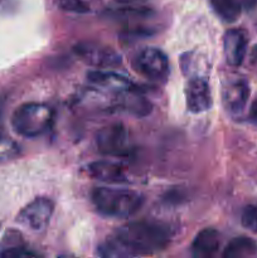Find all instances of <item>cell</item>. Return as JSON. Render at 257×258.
Here are the masks:
<instances>
[{
  "label": "cell",
  "mask_w": 257,
  "mask_h": 258,
  "mask_svg": "<svg viewBox=\"0 0 257 258\" xmlns=\"http://www.w3.org/2000/svg\"><path fill=\"white\" fill-rule=\"evenodd\" d=\"M100 4V0H58V7L65 12L76 14L92 13Z\"/></svg>",
  "instance_id": "cell-18"
},
{
  "label": "cell",
  "mask_w": 257,
  "mask_h": 258,
  "mask_svg": "<svg viewBox=\"0 0 257 258\" xmlns=\"http://www.w3.org/2000/svg\"><path fill=\"white\" fill-rule=\"evenodd\" d=\"M87 81L96 90L115 95H120L135 87L133 81L126 78L125 76L107 70L91 71L87 73Z\"/></svg>",
  "instance_id": "cell-10"
},
{
  "label": "cell",
  "mask_w": 257,
  "mask_h": 258,
  "mask_svg": "<svg viewBox=\"0 0 257 258\" xmlns=\"http://www.w3.org/2000/svg\"><path fill=\"white\" fill-rule=\"evenodd\" d=\"M95 140L98 151L103 155H128L133 149L127 130L120 123H112L98 130Z\"/></svg>",
  "instance_id": "cell-6"
},
{
  "label": "cell",
  "mask_w": 257,
  "mask_h": 258,
  "mask_svg": "<svg viewBox=\"0 0 257 258\" xmlns=\"http://www.w3.org/2000/svg\"><path fill=\"white\" fill-rule=\"evenodd\" d=\"M248 45V37L243 29L232 28L223 35V53L226 62L232 67H238L243 63Z\"/></svg>",
  "instance_id": "cell-11"
},
{
  "label": "cell",
  "mask_w": 257,
  "mask_h": 258,
  "mask_svg": "<svg viewBox=\"0 0 257 258\" xmlns=\"http://www.w3.org/2000/svg\"><path fill=\"white\" fill-rule=\"evenodd\" d=\"M118 96L117 107L125 112L136 116H145L151 111V103L143 95L135 90V87Z\"/></svg>",
  "instance_id": "cell-15"
},
{
  "label": "cell",
  "mask_w": 257,
  "mask_h": 258,
  "mask_svg": "<svg viewBox=\"0 0 257 258\" xmlns=\"http://www.w3.org/2000/svg\"><path fill=\"white\" fill-rule=\"evenodd\" d=\"M186 107L193 113H202L208 111L213 105L211 87L202 76L189 77L185 85Z\"/></svg>",
  "instance_id": "cell-9"
},
{
  "label": "cell",
  "mask_w": 257,
  "mask_h": 258,
  "mask_svg": "<svg viewBox=\"0 0 257 258\" xmlns=\"http://www.w3.org/2000/svg\"><path fill=\"white\" fill-rule=\"evenodd\" d=\"M88 175L96 180L108 184H122L130 180L125 166L108 160H98L88 164L86 168Z\"/></svg>",
  "instance_id": "cell-12"
},
{
  "label": "cell",
  "mask_w": 257,
  "mask_h": 258,
  "mask_svg": "<svg viewBox=\"0 0 257 258\" xmlns=\"http://www.w3.org/2000/svg\"><path fill=\"white\" fill-rule=\"evenodd\" d=\"M249 117L253 122H257V100L254 101L253 105L251 107V112H249Z\"/></svg>",
  "instance_id": "cell-21"
},
{
  "label": "cell",
  "mask_w": 257,
  "mask_h": 258,
  "mask_svg": "<svg viewBox=\"0 0 257 258\" xmlns=\"http://www.w3.org/2000/svg\"><path fill=\"white\" fill-rule=\"evenodd\" d=\"M133 67L141 76L155 82H165L169 76L168 57L158 48H144L136 53Z\"/></svg>",
  "instance_id": "cell-4"
},
{
  "label": "cell",
  "mask_w": 257,
  "mask_h": 258,
  "mask_svg": "<svg viewBox=\"0 0 257 258\" xmlns=\"http://www.w3.org/2000/svg\"><path fill=\"white\" fill-rule=\"evenodd\" d=\"M241 224L248 231L257 233V206H247L242 211Z\"/></svg>",
  "instance_id": "cell-20"
},
{
  "label": "cell",
  "mask_w": 257,
  "mask_h": 258,
  "mask_svg": "<svg viewBox=\"0 0 257 258\" xmlns=\"http://www.w3.org/2000/svg\"><path fill=\"white\" fill-rule=\"evenodd\" d=\"M91 199L101 214L112 218L134 216L144 203L143 196L138 191L113 186H97L91 193Z\"/></svg>",
  "instance_id": "cell-2"
},
{
  "label": "cell",
  "mask_w": 257,
  "mask_h": 258,
  "mask_svg": "<svg viewBox=\"0 0 257 258\" xmlns=\"http://www.w3.org/2000/svg\"><path fill=\"white\" fill-rule=\"evenodd\" d=\"M248 98L249 85L246 78L233 77L224 82L222 87V102L229 115H241L246 108Z\"/></svg>",
  "instance_id": "cell-8"
},
{
  "label": "cell",
  "mask_w": 257,
  "mask_h": 258,
  "mask_svg": "<svg viewBox=\"0 0 257 258\" xmlns=\"http://www.w3.org/2000/svg\"><path fill=\"white\" fill-rule=\"evenodd\" d=\"M112 238L123 257L145 256L166 248L173 238V229L160 222H133L118 228Z\"/></svg>",
  "instance_id": "cell-1"
},
{
  "label": "cell",
  "mask_w": 257,
  "mask_h": 258,
  "mask_svg": "<svg viewBox=\"0 0 257 258\" xmlns=\"http://www.w3.org/2000/svg\"><path fill=\"white\" fill-rule=\"evenodd\" d=\"M213 12L226 23H234L242 13L241 0H209Z\"/></svg>",
  "instance_id": "cell-16"
},
{
  "label": "cell",
  "mask_w": 257,
  "mask_h": 258,
  "mask_svg": "<svg viewBox=\"0 0 257 258\" xmlns=\"http://www.w3.org/2000/svg\"><path fill=\"white\" fill-rule=\"evenodd\" d=\"M256 243L248 237H237L232 239L224 248L222 256L226 258L248 257L256 252Z\"/></svg>",
  "instance_id": "cell-17"
},
{
  "label": "cell",
  "mask_w": 257,
  "mask_h": 258,
  "mask_svg": "<svg viewBox=\"0 0 257 258\" xmlns=\"http://www.w3.org/2000/svg\"><path fill=\"white\" fill-rule=\"evenodd\" d=\"M120 4H136V3H143L145 0H116Z\"/></svg>",
  "instance_id": "cell-22"
},
{
  "label": "cell",
  "mask_w": 257,
  "mask_h": 258,
  "mask_svg": "<svg viewBox=\"0 0 257 258\" xmlns=\"http://www.w3.org/2000/svg\"><path fill=\"white\" fill-rule=\"evenodd\" d=\"M37 253L27 248L20 232L10 229L0 239V258H23L35 257Z\"/></svg>",
  "instance_id": "cell-13"
},
{
  "label": "cell",
  "mask_w": 257,
  "mask_h": 258,
  "mask_svg": "<svg viewBox=\"0 0 257 258\" xmlns=\"http://www.w3.org/2000/svg\"><path fill=\"white\" fill-rule=\"evenodd\" d=\"M75 53L83 63L102 70L116 67L122 63L121 55L113 48L98 42L85 40L78 43L75 47Z\"/></svg>",
  "instance_id": "cell-5"
},
{
  "label": "cell",
  "mask_w": 257,
  "mask_h": 258,
  "mask_svg": "<svg viewBox=\"0 0 257 258\" xmlns=\"http://www.w3.org/2000/svg\"><path fill=\"white\" fill-rule=\"evenodd\" d=\"M19 154V145L0 126V161L14 159Z\"/></svg>",
  "instance_id": "cell-19"
},
{
  "label": "cell",
  "mask_w": 257,
  "mask_h": 258,
  "mask_svg": "<svg viewBox=\"0 0 257 258\" xmlns=\"http://www.w3.org/2000/svg\"><path fill=\"white\" fill-rule=\"evenodd\" d=\"M221 236L213 228H206L199 232L191 243V254L198 258H209L218 252Z\"/></svg>",
  "instance_id": "cell-14"
},
{
  "label": "cell",
  "mask_w": 257,
  "mask_h": 258,
  "mask_svg": "<svg viewBox=\"0 0 257 258\" xmlns=\"http://www.w3.org/2000/svg\"><path fill=\"white\" fill-rule=\"evenodd\" d=\"M53 213H54V203L52 199L47 197H38L19 212L17 222L30 231L39 232L49 224Z\"/></svg>",
  "instance_id": "cell-7"
},
{
  "label": "cell",
  "mask_w": 257,
  "mask_h": 258,
  "mask_svg": "<svg viewBox=\"0 0 257 258\" xmlns=\"http://www.w3.org/2000/svg\"><path fill=\"white\" fill-rule=\"evenodd\" d=\"M54 116V110L48 103L27 102L14 111L12 125L20 136L38 138L52 128Z\"/></svg>",
  "instance_id": "cell-3"
}]
</instances>
